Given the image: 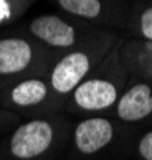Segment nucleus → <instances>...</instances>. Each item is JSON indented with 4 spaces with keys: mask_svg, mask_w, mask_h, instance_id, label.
<instances>
[{
    "mask_svg": "<svg viewBox=\"0 0 152 160\" xmlns=\"http://www.w3.org/2000/svg\"><path fill=\"white\" fill-rule=\"evenodd\" d=\"M63 112L26 118L0 139V160H54L71 138Z\"/></svg>",
    "mask_w": 152,
    "mask_h": 160,
    "instance_id": "obj_1",
    "label": "nucleus"
},
{
    "mask_svg": "<svg viewBox=\"0 0 152 160\" xmlns=\"http://www.w3.org/2000/svg\"><path fill=\"white\" fill-rule=\"evenodd\" d=\"M51 56L23 37L0 38V93L27 77L47 75Z\"/></svg>",
    "mask_w": 152,
    "mask_h": 160,
    "instance_id": "obj_2",
    "label": "nucleus"
},
{
    "mask_svg": "<svg viewBox=\"0 0 152 160\" xmlns=\"http://www.w3.org/2000/svg\"><path fill=\"white\" fill-rule=\"evenodd\" d=\"M0 106L26 118L61 112V102L54 98L47 75L27 77L13 83L0 93Z\"/></svg>",
    "mask_w": 152,
    "mask_h": 160,
    "instance_id": "obj_3",
    "label": "nucleus"
},
{
    "mask_svg": "<svg viewBox=\"0 0 152 160\" xmlns=\"http://www.w3.org/2000/svg\"><path fill=\"white\" fill-rule=\"evenodd\" d=\"M120 93L122 85L117 75L93 71L64 99L61 112L87 117L93 114H101L114 108Z\"/></svg>",
    "mask_w": 152,
    "mask_h": 160,
    "instance_id": "obj_4",
    "label": "nucleus"
},
{
    "mask_svg": "<svg viewBox=\"0 0 152 160\" xmlns=\"http://www.w3.org/2000/svg\"><path fill=\"white\" fill-rule=\"evenodd\" d=\"M94 66L96 59L93 53L82 48L67 51L54 61L47 74V78L54 98L61 102V108L64 99L77 88V85L94 71Z\"/></svg>",
    "mask_w": 152,
    "mask_h": 160,
    "instance_id": "obj_5",
    "label": "nucleus"
},
{
    "mask_svg": "<svg viewBox=\"0 0 152 160\" xmlns=\"http://www.w3.org/2000/svg\"><path fill=\"white\" fill-rule=\"evenodd\" d=\"M117 125L104 115H90L77 122L71 130L72 152L82 158L101 154L115 141Z\"/></svg>",
    "mask_w": 152,
    "mask_h": 160,
    "instance_id": "obj_6",
    "label": "nucleus"
},
{
    "mask_svg": "<svg viewBox=\"0 0 152 160\" xmlns=\"http://www.w3.org/2000/svg\"><path fill=\"white\" fill-rule=\"evenodd\" d=\"M114 114L123 123H139L152 117V85L149 82L130 85L120 93L114 106Z\"/></svg>",
    "mask_w": 152,
    "mask_h": 160,
    "instance_id": "obj_7",
    "label": "nucleus"
},
{
    "mask_svg": "<svg viewBox=\"0 0 152 160\" xmlns=\"http://www.w3.org/2000/svg\"><path fill=\"white\" fill-rule=\"evenodd\" d=\"M29 29L35 40L53 50H69L79 43L77 29L54 15H42L31 21Z\"/></svg>",
    "mask_w": 152,
    "mask_h": 160,
    "instance_id": "obj_8",
    "label": "nucleus"
},
{
    "mask_svg": "<svg viewBox=\"0 0 152 160\" xmlns=\"http://www.w3.org/2000/svg\"><path fill=\"white\" fill-rule=\"evenodd\" d=\"M58 3L64 11L87 19L98 18L103 11L99 0H58Z\"/></svg>",
    "mask_w": 152,
    "mask_h": 160,
    "instance_id": "obj_9",
    "label": "nucleus"
},
{
    "mask_svg": "<svg viewBox=\"0 0 152 160\" xmlns=\"http://www.w3.org/2000/svg\"><path fill=\"white\" fill-rule=\"evenodd\" d=\"M19 123V117L16 114H13L10 111H0V139H2L7 133L15 128Z\"/></svg>",
    "mask_w": 152,
    "mask_h": 160,
    "instance_id": "obj_10",
    "label": "nucleus"
},
{
    "mask_svg": "<svg viewBox=\"0 0 152 160\" xmlns=\"http://www.w3.org/2000/svg\"><path fill=\"white\" fill-rule=\"evenodd\" d=\"M138 155L141 160H152V130L146 131L138 141Z\"/></svg>",
    "mask_w": 152,
    "mask_h": 160,
    "instance_id": "obj_11",
    "label": "nucleus"
},
{
    "mask_svg": "<svg viewBox=\"0 0 152 160\" xmlns=\"http://www.w3.org/2000/svg\"><path fill=\"white\" fill-rule=\"evenodd\" d=\"M139 28H141V34L144 38H147L149 42H152V7L147 8L139 19Z\"/></svg>",
    "mask_w": 152,
    "mask_h": 160,
    "instance_id": "obj_12",
    "label": "nucleus"
},
{
    "mask_svg": "<svg viewBox=\"0 0 152 160\" xmlns=\"http://www.w3.org/2000/svg\"><path fill=\"white\" fill-rule=\"evenodd\" d=\"M13 10H15V5H11L10 0H0V24L11 19Z\"/></svg>",
    "mask_w": 152,
    "mask_h": 160,
    "instance_id": "obj_13",
    "label": "nucleus"
},
{
    "mask_svg": "<svg viewBox=\"0 0 152 160\" xmlns=\"http://www.w3.org/2000/svg\"><path fill=\"white\" fill-rule=\"evenodd\" d=\"M149 50H150V51H149V55H147L141 62H143V68H144V71L147 72V75L152 78V47H150Z\"/></svg>",
    "mask_w": 152,
    "mask_h": 160,
    "instance_id": "obj_14",
    "label": "nucleus"
}]
</instances>
